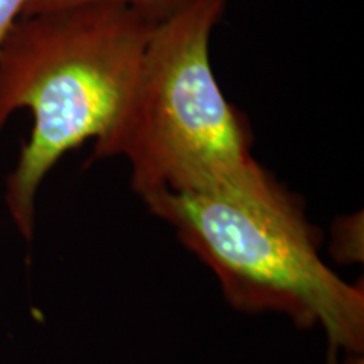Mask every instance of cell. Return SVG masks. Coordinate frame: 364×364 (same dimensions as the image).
<instances>
[{"mask_svg":"<svg viewBox=\"0 0 364 364\" xmlns=\"http://www.w3.org/2000/svg\"><path fill=\"white\" fill-rule=\"evenodd\" d=\"M27 0H0V46L4 39L22 16Z\"/></svg>","mask_w":364,"mask_h":364,"instance_id":"5","label":"cell"},{"mask_svg":"<svg viewBox=\"0 0 364 364\" xmlns=\"http://www.w3.org/2000/svg\"><path fill=\"white\" fill-rule=\"evenodd\" d=\"M93 2H113L122 4V6L132 7L135 11L142 12L144 16L150 19L162 22L164 19L181 11L182 7L188 6L193 0H27L24 11L21 17H29L34 14L56 11V9H65L73 6H81V4H93Z\"/></svg>","mask_w":364,"mask_h":364,"instance_id":"4","label":"cell"},{"mask_svg":"<svg viewBox=\"0 0 364 364\" xmlns=\"http://www.w3.org/2000/svg\"><path fill=\"white\" fill-rule=\"evenodd\" d=\"M159 22L113 2L19 17L0 46V130L16 110L34 118L7 177L6 204L27 241L34 201L54 164L117 120Z\"/></svg>","mask_w":364,"mask_h":364,"instance_id":"1","label":"cell"},{"mask_svg":"<svg viewBox=\"0 0 364 364\" xmlns=\"http://www.w3.org/2000/svg\"><path fill=\"white\" fill-rule=\"evenodd\" d=\"M145 204L213 268L235 309L284 314L302 329L321 326L331 364L339 349L363 351V287L322 262L302 201L277 179L258 189L164 193Z\"/></svg>","mask_w":364,"mask_h":364,"instance_id":"3","label":"cell"},{"mask_svg":"<svg viewBox=\"0 0 364 364\" xmlns=\"http://www.w3.org/2000/svg\"><path fill=\"white\" fill-rule=\"evenodd\" d=\"M228 0H193L159 22L129 98L90 161L125 157L142 201L272 184L245 118L218 85L209 39Z\"/></svg>","mask_w":364,"mask_h":364,"instance_id":"2","label":"cell"}]
</instances>
